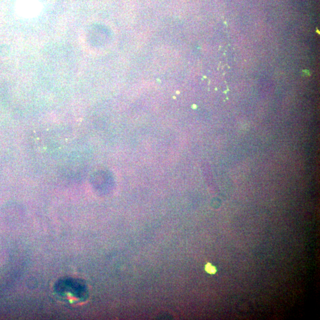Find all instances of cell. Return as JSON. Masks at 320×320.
<instances>
[{"instance_id":"obj_1","label":"cell","mask_w":320,"mask_h":320,"mask_svg":"<svg viewBox=\"0 0 320 320\" xmlns=\"http://www.w3.org/2000/svg\"><path fill=\"white\" fill-rule=\"evenodd\" d=\"M55 291L60 296L71 300H83L87 294L85 287L74 279L59 280L55 286Z\"/></svg>"},{"instance_id":"obj_2","label":"cell","mask_w":320,"mask_h":320,"mask_svg":"<svg viewBox=\"0 0 320 320\" xmlns=\"http://www.w3.org/2000/svg\"><path fill=\"white\" fill-rule=\"evenodd\" d=\"M205 269H206L207 272H208L210 274H214L216 272L215 267L212 266L211 264H207L206 266Z\"/></svg>"}]
</instances>
